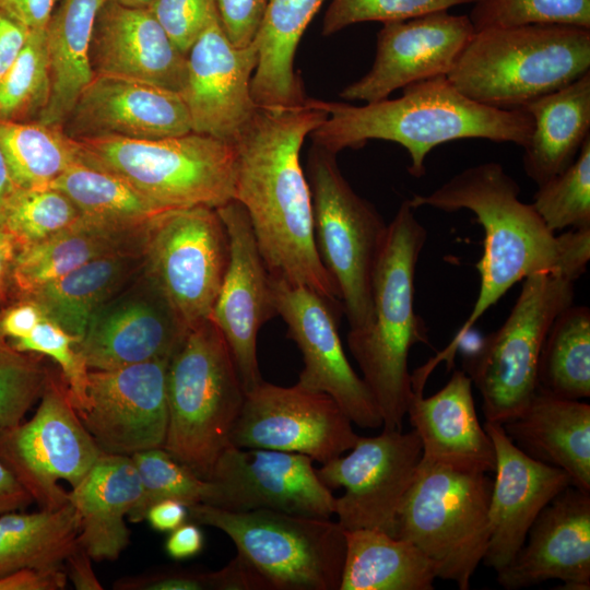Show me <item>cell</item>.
<instances>
[{
	"instance_id": "1",
	"label": "cell",
	"mask_w": 590,
	"mask_h": 590,
	"mask_svg": "<svg viewBox=\"0 0 590 590\" xmlns=\"http://www.w3.org/2000/svg\"><path fill=\"white\" fill-rule=\"evenodd\" d=\"M327 118L311 98L297 107H260L234 140L235 200L246 210L271 276L341 305L314 237L312 206L299 154Z\"/></svg>"
},
{
	"instance_id": "2",
	"label": "cell",
	"mask_w": 590,
	"mask_h": 590,
	"mask_svg": "<svg viewBox=\"0 0 590 590\" xmlns=\"http://www.w3.org/2000/svg\"><path fill=\"white\" fill-rule=\"evenodd\" d=\"M520 187L497 162L469 167L429 194H414L413 209L469 210L484 229L476 268L480 288L471 314L440 358L450 357L462 339L514 284L538 271H560L578 280L590 260V228L556 235L532 204L519 199Z\"/></svg>"
},
{
	"instance_id": "3",
	"label": "cell",
	"mask_w": 590,
	"mask_h": 590,
	"mask_svg": "<svg viewBox=\"0 0 590 590\" xmlns=\"http://www.w3.org/2000/svg\"><path fill=\"white\" fill-rule=\"evenodd\" d=\"M400 97L355 106L345 102L311 99L327 118L310 134L314 145L338 154L359 149L369 140L402 145L410 156L409 173L425 174L429 152L460 139H485L523 146L533 120L522 107L496 108L463 95L440 75L404 86Z\"/></svg>"
},
{
	"instance_id": "4",
	"label": "cell",
	"mask_w": 590,
	"mask_h": 590,
	"mask_svg": "<svg viewBox=\"0 0 590 590\" xmlns=\"http://www.w3.org/2000/svg\"><path fill=\"white\" fill-rule=\"evenodd\" d=\"M404 200L388 224L371 281L369 324L350 330L349 349L380 413L384 429H401L413 393L409 355L427 342L414 309V279L427 231Z\"/></svg>"
},
{
	"instance_id": "5",
	"label": "cell",
	"mask_w": 590,
	"mask_h": 590,
	"mask_svg": "<svg viewBox=\"0 0 590 590\" xmlns=\"http://www.w3.org/2000/svg\"><path fill=\"white\" fill-rule=\"evenodd\" d=\"M590 71V28L528 24L475 31L449 81L467 97L519 108Z\"/></svg>"
},
{
	"instance_id": "6",
	"label": "cell",
	"mask_w": 590,
	"mask_h": 590,
	"mask_svg": "<svg viewBox=\"0 0 590 590\" xmlns=\"http://www.w3.org/2000/svg\"><path fill=\"white\" fill-rule=\"evenodd\" d=\"M168 425L163 448L204 480L228 447L245 390L231 353L210 320L190 328L169 359Z\"/></svg>"
},
{
	"instance_id": "7",
	"label": "cell",
	"mask_w": 590,
	"mask_h": 590,
	"mask_svg": "<svg viewBox=\"0 0 590 590\" xmlns=\"http://www.w3.org/2000/svg\"><path fill=\"white\" fill-rule=\"evenodd\" d=\"M78 141L83 163L121 177L164 211L219 209L235 200L233 143L192 131L161 139Z\"/></svg>"
},
{
	"instance_id": "8",
	"label": "cell",
	"mask_w": 590,
	"mask_h": 590,
	"mask_svg": "<svg viewBox=\"0 0 590 590\" xmlns=\"http://www.w3.org/2000/svg\"><path fill=\"white\" fill-rule=\"evenodd\" d=\"M188 518L224 532L266 590L340 588L346 541L338 521L270 509L232 511L208 504L189 506Z\"/></svg>"
},
{
	"instance_id": "9",
	"label": "cell",
	"mask_w": 590,
	"mask_h": 590,
	"mask_svg": "<svg viewBox=\"0 0 590 590\" xmlns=\"http://www.w3.org/2000/svg\"><path fill=\"white\" fill-rule=\"evenodd\" d=\"M492 482L421 460L400 507L394 538L414 544L436 577L468 590L486 552Z\"/></svg>"
},
{
	"instance_id": "10",
	"label": "cell",
	"mask_w": 590,
	"mask_h": 590,
	"mask_svg": "<svg viewBox=\"0 0 590 590\" xmlns=\"http://www.w3.org/2000/svg\"><path fill=\"white\" fill-rule=\"evenodd\" d=\"M576 281L552 270L524 278L504 323L464 359V371L482 397L485 422L504 424L535 394L544 339L554 319L574 303Z\"/></svg>"
},
{
	"instance_id": "11",
	"label": "cell",
	"mask_w": 590,
	"mask_h": 590,
	"mask_svg": "<svg viewBox=\"0 0 590 590\" xmlns=\"http://www.w3.org/2000/svg\"><path fill=\"white\" fill-rule=\"evenodd\" d=\"M306 177L318 255L338 288L350 330L363 329L373 316V273L388 224L352 189L335 154L312 144Z\"/></svg>"
},
{
	"instance_id": "12",
	"label": "cell",
	"mask_w": 590,
	"mask_h": 590,
	"mask_svg": "<svg viewBox=\"0 0 590 590\" xmlns=\"http://www.w3.org/2000/svg\"><path fill=\"white\" fill-rule=\"evenodd\" d=\"M228 260V234L216 209L169 210L149 226L143 270L188 329L210 319Z\"/></svg>"
},
{
	"instance_id": "13",
	"label": "cell",
	"mask_w": 590,
	"mask_h": 590,
	"mask_svg": "<svg viewBox=\"0 0 590 590\" xmlns=\"http://www.w3.org/2000/svg\"><path fill=\"white\" fill-rule=\"evenodd\" d=\"M39 405L28 421L0 428V460L40 509L69 503L68 492L102 455L76 413L60 374L49 371Z\"/></svg>"
},
{
	"instance_id": "14",
	"label": "cell",
	"mask_w": 590,
	"mask_h": 590,
	"mask_svg": "<svg viewBox=\"0 0 590 590\" xmlns=\"http://www.w3.org/2000/svg\"><path fill=\"white\" fill-rule=\"evenodd\" d=\"M347 455L317 469L335 497L334 515L344 530L373 529L394 536L397 517L422 460V444L412 429H382L377 436L358 437Z\"/></svg>"
},
{
	"instance_id": "15",
	"label": "cell",
	"mask_w": 590,
	"mask_h": 590,
	"mask_svg": "<svg viewBox=\"0 0 590 590\" xmlns=\"http://www.w3.org/2000/svg\"><path fill=\"white\" fill-rule=\"evenodd\" d=\"M358 437L330 396L262 380L245 392L229 444L300 453L323 464L349 451Z\"/></svg>"
},
{
	"instance_id": "16",
	"label": "cell",
	"mask_w": 590,
	"mask_h": 590,
	"mask_svg": "<svg viewBox=\"0 0 590 590\" xmlns=\"http://www.w3.org/2000/svg\"><path fill=\"white\" fill-rule=\"evenodd\" d=\"M276 315L298 346L303 369L296 382L330 396L362 428H378L382 420L362 377L351 366L338 330L337 308L316 292L270 275ZM343 309V308H342Z\"/></svg>"
},
{
	"instance_id": "17",
	"label": "cell",
	"mask_w": 590,
	"mask_h": 590,
	"mask_svg": "<svg viewBox=\"0 0 590 590\" xmlns=\"http://www.w3.org/2000/svg\"><path fill=\"white\" fill-rule=\"evenodd\" d=\"M168 363L162 358L88 370L86 400L78 414L102 453L131 457L164 446Z\"/></svg>"
},
{
	"instance_id": "18",
	"label": "cell",
	"mask_w": 590,
	"mask_h": 590,
	"mask_svg": "<svg viewBox=\"0 0 590 590\" xmlns=\"http://www.w3.org/2000/svg\"><path fill=\"white\" fill-rule=\"evenodd\" d=\"M312 461L300 453L229 445L212 469L206 504L232 511L270 509L331 518L335 497Z\"/></svg>"
},
{
	"instance_id": "19",
	"label": "cell",
	"mask_w": 590,
	"mask_h": 590,
	"mask_svg": "<svg viewBox=\"0 0 590 590\" xmlns=\"http://www.w3.org/2000/svg\"><path fill=\"white\" fill-rule=\"evenodd\" d=\"M125 286L94 312L78 343L90 370L170 359L189 330L143 266Z\"/></svg>"
},
{
	"instance_id": "20",
	"label": "cell",
	"mask_w": 590,
	"mask_h": 590,
	"mask_svg": "<svg viewBox=\"0 0 590 590\" xmlns=\"http://www.w3.org/2000/svg\"><path fill=\"white\" fill-rule=\"evenodd\" d=\"M474 32L468 15L448 10L382 23L370 70L340 97L374 103L406 85L447 75Z\"/></svg>"
},
{
	"instance_id": "21",
	"label": "cell",
	"mask_w": 590,
	"mask_h": 590,
	"mask_svg": "<svg viewBox=\"0 0 590 590\" xmlns=\"http://www.w3.org/2000/svg\"><path fill=\"white\" fill-rule=\"evenodd\" d=\"M216 210L228 234L229 260L210 320L223 334L247 392L263 380L257 338L276 311L270 274L245 208L233 200Z\"/></svg>"
},
{
	"instance_id": "22",
	"label": "cell",
	"mask_w": 590,
	"mask_h": 590,
	"mask_svg": "<svg viewBox=\"0 0 590 590\" xmlns=\"http://www.w3.org/2000/svg\"><path fill=\"white\" fill-rule=\"evenodd\" d=\"M186 57V80L179 95L191 131L233 143L257 108L250 90L258 62L256 42L236 47L216 17Z\"/></svg>"
},
{
	"instance_id": "23",
	"label": "cell",
	"mask_w": 590,
	"mask_h": 590,
	"mask_svg": "<svg viewBox=\"0 0 590 590\" xmlns=\"http://www.w3.org/2000/svg\"><path fill=\"white\" fill-rule=\"evenodd\" d=\"M497 582L519 590L557 579L568 590L590 589V492L570 485L530 527L526 541L500 570Z\"/></svg>"
},
{
	"instance_id": "24",
	"label": "cell",
	"mask_w": 590,
	"mask_h": 590,
	"mask_svg": "<svg viewBox=\"0 0 590 590\" xmlns=\"http://www.w3.org/2000/svg\"><path fill=\"white\" fill-rule=\"evenodd\" d=\"M495 449V480L488 505L489 536L484 564L505 567L526 541L542 509L573 485L563 470L532 459L506 435L502 424L485 422Z\"/></svg>"
},
{
	"instance_id": "25",
	"label": "cell",
	"mask_w": 590,
	"mask_h": 590,
	"mask_svg": "<svg viewBox=\"0 0 590 590\" xmlns=\"http://www.w3.org/2000/svg\"><path fill=\"white\" fill-rule=\"evenodd\" d=\"M66 121L64 131L76 140L161 139L191 132L188 110L178 93L104 74L94 75Z\"/></svg>"
},
{
	"instance_id": "26",
	"label": "cell",
	"mask_w": 590,
	"mask_h": 590,
	"mask_svg": "<svg viewBox=\"0 0 590 590\" xmlns=\"http://www.w3.org/2000/svg\"><path fill=\"white\" fill-rule=\"evenodd\" d=\"M91 61L95 74L135 80L180 93L187 57L148 8L105 0L94 24Z\"/></svg>"
},
{
	"instance_id": "27",
	"label": "cell",
	"mask_w": 590,
	"mask_h": 590,
	"mask_svg": "<svg viewBox=\"0 0 590 590\" xmlns=\"http://www.w3.org/2000/svg\"><path fill=\"white\" fill-rule=\"evenodd\" d=\"M406 415L420 437L423 461L463 473L494 472V445L477 418L464 370H455L430 397L413 389Z\"/></svg>"
},
{
	"instance_id": "28",
	"label": "cell",
	"mask_w": 590,
	"mask_h": 590,
	"mask_svg": "<svg viewBox=\"0 0 590 590\" xmlns=\"http://www.w3.org/2000/svg\"><path fill=\"white\" fill-rule=\"evenodd\" d=\"M141 494L131 457L104 453L68 492L79 520V545L93 560H115L128 546L130 530L125 517Z\"/></svg>"
},
{
	"instance_id": "29",
	"label": "cell",
	"mask_w": 590,
	"mask_h": 590,
	"mask_svg": "<svg viewBox=\"0 0 590 590\" xmlns=\"http://www.w3.org/2000/svg\"><path fill=\"white\" fill-rule=\"evenodd\" d=\"M526 455L566 472L590 492V405L536 390L527 406L502 424Z\"/></svg>"
},
{
	"instance_id": "30",
	"label": "cell",
	"mask_w": 590,
	"mask_h": 590,
	"mask_svg": "<svg viewBox=\"0 0 590 590\" xmlns=\"http://www.w3.org/2000/svg\"><path fill=\"white\" fill-rule=\"evenodd\" d=\"M150 224L128 227L81 214L71 226L19 250L13 291L25 296L97 258L143 251Z\"/></svg>"
},
{
	"instance_id": "31",
	"label": "cell",
	"mask_w": 590,
	"mask_h": 590,
	"mask_svg": "<svg viewBox=\"0 0 590 590\" xmlns=\"http://www.w3.org/2000/svg\"><path fill=\"white\" fill-rule=\"evenodd\" d=\"M522 108L533 120L522 165L539 186L564 172L590 137V71Z\"/></svg>"
},
{
	"instance_id": "32",
	"label": "cell",
	"mask_w": 590,
	"mask_h": 590,
	"mask_svg": "<svg viewBox=\"0 0 590 590\" xmlns=\"http://www.w3.org/2000/svg\"><path fill=\"white\" fill-rule=\"evenodd\" d=\"M326 0H269L253 38L258 62L250 90L257 106L297 107L307 103L294 69L298 43Z\"/></svg>"
},
{
	"instance_id": "33",
	"label": "cell",
	"mask_w": 590,
	"mask_h": 590,
	"mask_svg": "<svg viewBox=\"0 0 590 590\" xmlns=\"http://www.w3.org/2000/svg\"><path fill=\"white\" fill-rule=\"evenodd\" d=\"M105 0H62L45 30L50 95L38 116L44 125L62 126L95 73L91 45L96 16Z\"/></svg>"
},
{
	"instance_id": "34",
	"label": "cell",
	"mask_w": 590,
	"mask_h": 590,
	"mask_svg": "<svg viewBox=\"0 0 590 590\" xmlns=\"http://www.w3.org/2000/svg\"><path fill=\"white\" fill-rule=\"evenodd\" d=\"M143 251L104 256L25 295L45 316L81 340L94 312L142 268Z\"/></svg>"
},
{
	"instance_id": "35",
	"label": "cell",
	"mask_w": 590,
	"mask_h": 590,
	"mask_svg": "<svg viewBox=\"0 0 590 590\" xmlns=\"http://www.w3.org/2000/svg\"><path fill=\"white\" fill-rule=\"evenodd\" d=\"M346 551L339 590H432L437 578L411 542L373 529L345 530Z\"/></svg>"
},
{
	"instance_id": "36",
	"label": "cell",
	"mask_w": 590,
	"mask_h": 590,
	"mask_svg": "<svg viewBox=\"0 0 590 590\" xmlns=\"http://www.w3.org/2000/svg\"><path fill=\"white\" fill-rule=\"evenodd\" d=\"M73 506L0 516V577L21 568H63L80 545Z\"/></svg>"
},
{
	"instance_id": "37",
	"label": "cell",
	"mask_w": 590,
	"mask_h": 590,
	"mask_svg": "<svg viewBox=\"0 0 590 590\" xmlns=\"http://www.w3.org/2000/svg\"><path fill=\"white\" fill-rule=\"evenodd\" d=\"M62 126L0 120V149L17 189H39L83 162L80 142Z\"/></svg>"
},
{
	"instance_id": "38",
	"label": "cell",
	"mask_w": 590,
	"mask_h": 590,
	"mask_svg": "<svg viewBox=\"0 0 590 590\" xmlns=\"http://www.w3.org/2000/svg\"><path fill=\"white\" fill-rule=\"evenodd\" d=\"M571 400L590 397V309L571 304L553 321L538 365V389Z\"/></svg>"
},
{
	"instance_id": "39",
	"label": "cell",
	"mask_w": 590,
	"mask_h": 590,
	"mask_svg": "<svg viewBox=\"0 0 590 590\" xmlns=\"http://www.w3.org/2000/svg\"><path fill=\"white\" fill-rule=\"evenodd\" d=\"M49 187L63 192L82 215L109 224L140 227L166 212L121 177L78 163Z\"/></svg>"
},
{
	"instance_id": "40",
	"label": "cell",
	"mask_w": 590,
	"mask_h": 590,
	"mask_svg": "<svg viewBox=\"0 0 590 590\" xmlns=\"http://www.w3.org/2000/svg\"><path fill=\"white\" fill-rule=\"evenodd\" d=\"M131 459L138 470L142 494L128 514L131 522H141L155 502L174 498L187 507L206 504L211 495V483L178 461L163 447L135 452Z\"/></svg>"
},
{
	"instance_id": "41",
	"label": "cell",
	"mask_w": 590,
	"mask_h": 590,
	"mask_svg": "<svg viewBox=\"0 0 590 590\" xmlns=\"http://www.w3.org/2000/svg\"><path fill=\"white\" fill-rule=\"evenodd\" d=\"M81 216L75 204L52 188L15 189L3 210L2 226L21 248L45 240Z\"/></svg>"
},
{
	"instance_id": "42",
	"label": "cell",
	"mask_w": 590,
	"mask_h": 590,
	"mask_svg": "<svg viewBox=\"0 0 590 590\" xmlns=\"http://www.w3.org/2000/svg\"><path fill=\"white\" fill-rule=\"evenodd\" d=\"M532 206L553 233L590 228V137L564 172L538 186Z\"/></svg>"
},
{
	"instance_id": "43",
	"label": "cell",
	"mask_w": 590,
	"mask_h": 590,
	"mask_svg": "<svg viewBox=\"0 0 590 590\" xmlns=\"http://www.w3.org/2000/svg\"><path fill=\"white\" fill-rule=\"evenodd\" d=\"M50 95L45 31L30 32L20 55L0 80V120L24 121L45 108Z\"/></svg>"
},
{
	"instance_id": "44",
	"label": "cell",
	"mask_w": 590,
	"mask_h": 590,
	"mask_svg": "<svg viewBox=\"0 0 590 590\" xmlns=\"http://www.w3.org/2000/svg\"><path fill=\"white\" fill-rule=\"evenodd\" d=\"M468 16L475 31L528 24L590 28V0H476Z\"/></svg>"
},
{
	"instance_id": "45",
	"label": "cell",
	"mask_w": 590,
	"mask_h": 590,
	"mask_svg": "<svg viewBox=\"0 0 590 590\" xmlns=\"http://www.w3.org/2000/svg\"><path fill=\"white\" fill-rule=\"evenodd\" d=\"M49 371L39 357L0 342V428L24 421L40 399Z\"/></svg>"
},
{
	"instance_id": "46",
	"label": "cell",
	"mask_w": 590,
	"mask_h": 590,
	"mask_svg": "<svg viewBox=\"0 0 590 590\" xmlns=\"http://www.w3.org/2000/svg\"><path fill=\"white\" fill-rule=\"evenodd\" d=\"M79 342L45 316L26 338L10 343L17 351L45 355L58 364L76 413L86 400L90 370L79 352Z\"/></svg>"
},
{
	"instance_id": "47",
	"label": "cell",
	"mask_w": 590,
	"mask_h": 590,
	"mask_svg": "<svg viewBox=\"0 0 590 590\" xmlns=\"http://www.w3.org/2000/svg\"><path fill=\"white\" fill-rule=\"evenodd\" d=\"M476 0H331L322 21L324 36L363 22H393L474 3Z\"/></svg>"
},
{
	"instance_id": "48",
	"label": "cell",
	"mask_w": 590,
	"mask_h": 590,
	"mask_svg": "<svg viewBox=\"0 0 590 590\" xmlns=\"http://www.w3.org/2000/svg\"><path fill=\"white\" fill-rule=\"evenodd\" d=\"M146 8L185 55L211 22L219 17L215 0H154Z\"/></svg>"
},
{
	"instance_id": "49",
	"label": "cell",
	"mask_w": 590,
	"mask_h": 590,
	"mask_svg": "<svg viewBox=\"0 0 590 590\" xmlns=\"http://www.w3.org/2000/svg\"><path fill=\"white\" fill-rule=\"evenodd\" d=\"M118 590H239L240 576L229 562L215 571L166 569L137 577H125L115 583Z\"/></svg>"
},
{
	"instance_id": "50",
	"label": "cell",
	"mask_w": 590,
	"mask_h": 590,
	"mask_svg": "<svg viewBox=\"0 0 590 590\" xmlns=\"http://www.w3.org/2000/svg\"><path fill=\"white\" fill-rule=\"evenodd\" d=\"M221 24L236 47L255 38L269 0H215Z\"/></svg>"
},
{
	"instance_id": "51",
	"label": "cell",
	"mask_w": 590,
	"mask_h": 590,
	"mask_svg": "<svg viewBox=\"0 0 590 590\" xmlns=\"http://www.w3.org/2000/svg\"><path fill=\"white\" fill-rule=\"evenodd\" d=\"M44 317V311L32 298L19 296L0 312V333L11 342L24 339Z\"/></svg>"
},
{
	"instance_id": "52",
	"label": "cell",
	"mask_w": 590,
	"mask_h": 590,
	"mask_svg": "<svg viewBox=\"0 0 590 590\" xmlns=\"http://www.w3.org/2000/svg\"><path fill=\"white\" fill-rule=\"evenodd\" d=\"M68 576L63 568H21L0 577V590H62Z\"/></svg>"
},
{
	"instance_id": "53",
	"label": "cell",
	"mask_w": 590,
	"mask_h": 590,
	"mask_svg": "<svg viewBox=\"0 0 590 590\" xmlns=\"http://www.w3.org/2000/svg\"><path fill=\"white\" fill-rule=\"evenodd\" d=\"M57 0H0V11L28 32L45 31Z\"/></svg>"
},
{
	"instance_id": "54",
	"label": "cell",
	"mask_w": 590,
	"mask_h": 590,
	"mask_svg": "<svg viewBox=\"0 0 590 590\" xmlns=\"http://www.w3.org/2000/svg\"><path fill=\"white\" fill-rule=\"evenodd\" d=\"M204 546V535L197 522H184L169 532L165 541L166 554L175 560L198 555Z\"/></svg>"
},
{
	"instance_id": "55",
	"label": "cell",
	"mask_w": 590,
	"mask_h": 590,
	"mask_svg": "<svg viewBox=\"0 0 590 590\" xmlns=\"http://www.w3.org/2000/svg\"><path fill=\"white\" fill-rule=\"evenodd\" d=\"M28 31L0 11V80L23 49Z\"/></svg>"
},
{
	"instance_id": "56",
	"label": "cell",
	"mask_w": 590,
	"mask_h": 590,
	"mask_svg": "<svg viewBox=\"0 0 590 590\" xmlns=\"http://www.w3.org/2000/svg\"><path fill=\"white\" fill-rule=\"evenodd\" d=\"M188 518V507L178 499L165 498L155 502L146 511L150 527L158 532H170Z\"/></svg>"
},
{
	"instance_id": "57",
	"label": "cell",
	"mask_w": 590,
	"mask_h": 590,
	"mask_svg": "<svg viewBox=\"0 0 590 590\" xmlns=\"http://www.w3.org/2000/svg\"><path fill=\"white\" fill-rule=\"evenodd\" d=\"M32 503L31 495L0 460V516L23 510Z\"/></svg>"
},
{
	"instance_id": "58",
	"label": "cell",
	"mask_w": 590,
	"mask_h": 590,
	"mask_svg": "<svg viewBox=\"0 0 590 590\" xmlns=\"http://www.w3.org/2000/svg\"><path fill=\"white\" fill-rule=\"evenodd\" d=\"M92 558L79 546L64 562V569L68 579L78 590H102L103 587L98 581L93 568Z\"/></svg>"
},
{
	"instance_id": "59",
	"label": "cell",
	"mask_w": 590,
	"mask_h": 590,
	"mask_svg": "<svg viewBox=\"0 0 590 590\" xmlns=\"http://www.w3.org/2000/svg\"><path fill=\"white\" fill-rule=\"evenodd\" d=\"M19 252L14 238L0 226V304L13 292V269Z\"/></svg>"
},
{
	"instance_id": "60",
	"label": "cell",
	"mask_w": 590,
	"mask_h": 590,
	"mask_svg": "<svg viewBox=\"0 0 590 590\" xmlns=\"http://www.w3.org/2000/svg\"><path fill=\"white\" fill-rule=\"evenodd\" d=\"M15 189L16 188L11 179L5 158L0 149V220L7 202L9 201Z\"/></svg>"
},
{
	"instance_id": "61",
	"label": "cell",
	"mask_w": 590,
	"mask_h": 590,
	"mask_svg": "<svg viewBox=\"0 0 590 590\" xmlns=\"http://www.w3.org/2000/svg\"><path fill=\"white\" fill-rule=\"evenodd\" d=\"M119 4L132 8H146L154 0H111Z\"/></svg>"
},
{
	"instance_id": "62",
	"label": "cell",
	"mask_w": 590,
	"mask_h": 590,
	"mask_svg": "<svg viewBox=\"0 0 590 590\" xmlns=\"http://www.w3.org/2000/svg\"><path fill=\"white\" fill-rule=\"evenodd\" d=\"M7 340L2 337V334L0 333V342H5Z\"/></svg>"
}]
</instances>
